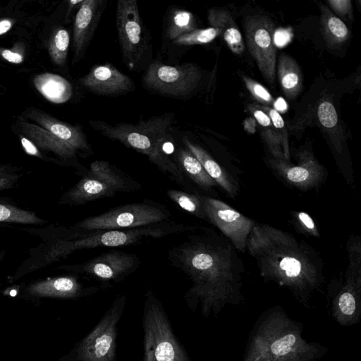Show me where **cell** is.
<instances>
[{
    "mask_svg": "<svg viewBox=\"0 0 361 361\" xmlns=\"http://www.w3.org/2000/svg\"><path fill=\"white\" fill-rule=\"evenodd\" d=\"M13 23L11 18L0 19V35L7 33L12 28Z\"/></svg>",
    "mask_w": 361,
    "mask_h": 361,
    "instance_id": "7bdbcfd3",
    "label": "cell"
},
{
    "mask_svg": "<svg viewBox=\"0 0 361 361\" xmlns=\"http://www.w3.org/2000/svg\"><path fill=\"white\" fill-rule=\"evenodd\" d=\"M97 290V287L84 286L74 276H63L48 278L29 284L23 291V298L32 300L76 299L94 294Z\"/></svg>",
    "mask_w": 361,
    "mask_h": 361,
    "instance_id": "2e32d148",
    "label": "cell"
},
{
    "mask_svg": "<svg viewBox=\"0 0 361 361\" xmlns=\"http://www.w3.org/2000/svg\"><path fill=\"white\" fill-rule=\"evenodd\" d=\"M170 211L157 202L145 200L114 207L74 224L81 231L123 230L169 221Z\"/></svg>",
    "mask_w": 361,
    "mask_h": 361,
    "instance_id": "52a82bcc",
    "label": "cell"
},
{
    "mask_svg": "<svg viewBox=\"0 0 361 361\" xmlns=\"http://www.w3.org/2000/svg\"><path fill=\"white\" fill-rule=\"evenodd\" d=\"M0 56L5 61L15 64L23 62L24 55L19 49H0Z\"/></svg>",
    "mask_w": 361,
    "mask_h": 361,
    "instance_id": "ab89813d",
    "label": "cell"
},
{
    "mask_svg": "<svg viewBox=\"0 0 361 361\" xmlns=\"http://www.w3.org/2000/svg\"><path fill=\"white\" fill-rule=\"evenodd\" d=\"M298 219L310 233L314 235L318 234L314 222L309 214L304 212H300L298 213Z\"/></svg>",
    "mask_w": 361,
    "mask_h": 361,
    "instance_id": "b9f144b4",
    "label": "cell"
},
{
    "mask_svg": "<svg viewBox=\"0 0 361 361\" xmlns=\"http://www.w3.org/2000/svg\"><path fill=\"white\" fill-rule=\"evenodd\" d=\"M257 122L255 119L252 117L247 118L244 121V128L248 133H253L255 132V128L257 126Z\"/></svg>",
    "mask_w": 361,
    "mask_h": 361,
    "instance_id": "ee69618b",
    "label": "cell"
},
{
    "mask_svg": "<svg viewBox=\"0 0 361 361\" xmlns=\"http://www.w3.org/2000/svg\"><path fill=\"white\" fill-rule=\"evenodd\" d=\"M87 172L85 175L106 183L116 192H133L141 188L137 182L106 161L96 160L92 162Z\"/></svg>",
    "mask_w": 361,
    "mask_h": 361,
    "instance_id": "44dd1931",
    "label": "cell"
},
{
    "mask_svg": "<svg viewBox=\"0 0 361 361\" xmlns=\"http://www.w3.org/2000/svg\"><path fill=\"white\" fill-rule=\"evenodd\" d=\"M0 222L39 225L44 221L32 211L0 202Z\"/></svg>",
    "mask_w": 361,
    "mask_h": 361,
    "instance_id": "4dcf8cb0",
    "label": "cell"
},
{
    "mask_svg": "<svg viewBox=\"0 0 361 361\" xmlns=\"http://www.w3.org/2000/svg\"><path fill=\"white\" fill-rule=\"evenodd\" d=\"M135 255L121 251L103 253L80 264L66 265L60 269L77 274H84L103 281L119 282L135 271L140 265Z\"/></svg>",
    "mask_w": 361,
    "mask_h": 361,
    "instance_id": "8fae6325",
    "label": "cell"
},
{
    "mask_svg": "<svg viewBox=\"0 0 361 361\" xmlns=\"http://www.w3.org/2000/svg\"><path fill=\"white\" fill-rule=\"evenodd\" d=\"M33 84L37 91L51 102L60 103L66 99V82L57 75L49 73L37 75L33 79Z\"/></svg>",
    "mask_w": 361,
    "mask_h": 361,
    "instance_id": "4316f807",
    "label": "cell"
},
{
    "mask_svg": "<svg viewBox=\"0 0 361 361\" xmlns=\"http://www.w3.org/2000/svg\"><path fill=\"white\" fill-rule=\"evenodd\" d=\"M243 80L246 88L257 102L267 106L274 103V97L262 84L245 75L243 76Z\"/></svg>",
    "mask_w": 361,
    "mask_h": 361,
    "instance_id": "d590c367",
    "label": "cell"
},
{
    "mask_svg": "<svg viewBox=\"0 0 361 361\" xmlns=\"http://www.w3.org/2000/svg\"><path fill=\"white\" fill-rule=\"evenodd\" d=\"M219 35V31L209 27L204 29H196L176 38L172 43L177 46H192L205 44L211 42Z\"/></svg>",
    "mask_w": 361,
    "mask_h": 361,
    "instance_id": "d6a6232c",
    "label": "cell"
},
{
    "mask_svg": "<svg viewBox=\"0 0 361 361\" xmlns=\"http://www.w3.org/2000/svg\"><path fill=\"white\" fill-rule=\"evenodd\" d=\"M183 142L187 148L200 162L207 173L228 194L234 197L236 187L228 174L201 146L193 142L188 137L183 138Z\"/></svg>",
    "mask_w": 361,
    "mask_h": 361,
    "instance_id": "7402d4cb",
    "label": "cell"
},
{
    "mask_svg": "<svg viewBox=\"0 0 361 361\" xmlns=\"http://www.w3.org/2000/svg\"><path fill=\"white\" fill-rule=\"evenodd\" d=\"M18 136L23 149L28 154L44 159V156L32 142L23 135H18Z\"/></svg>",
    "mask_w": 361,
    "mask_h": 361,
    "instance_id": "60d3db41",
    "label": "cell"
},
{
    "mask_svg": "<svg viewBox=\"0 0 361 361\" xmlns=\"http://www.w3.org/2000/svg\"><path fill=\"white\" fill-rule=\"evenodd\" d=\"M13 130H16L18 135H23L32 142L41 153L51 154L52 161L54 163L71 166L83 172L78 159H85L84 156L78 149L45 129L20 116L17 119Z\"/></svg>",
    "mask_w": 361,
    "mask_h": 361,
    "instance_id": "4fadbf2b",
    "label": "cell"
},
{
    "mask_svg": "<svg viewBox=\"0 0 361 361\" xmlns=\"http://www.w3.org/2000/svg\"><path fill=\"white\" fill-rule=\"evenodd\" d=\"M247 109L259 126L262 136L274 158L286 159L268 114L258 104H249Z\"/></svg>",
    "mask_w": 361,
    "mask_h": 361,
    "instance_id": "83f0119b",
    "label": "cell"
},
{
    "mask_svg": "<svg viewBox=\"0 0 361 361\" xmlns=\"http://www.w3.org/2000/svg\"><path fill=\"white\" fill-rule=\"evenodd\" d=\"M5 255V251L4 250H0V263L3 260Z\"/></svg>",
    "mask_w": 361,
    "mask_h": 361,
    "instance_id": "f6af8a7d",
    "label": "cell"
},
{
    "mask_svg": "<svg viewBox=\"0 0 361 361\" xmlns=\"http://www.w3.org/2000/svg\"><path fill=\"white\" fill-rule=\"evenodd\" d=\"M174 161L187 176L198 186L205 190L216 185V182L207 173L198 159L187 149L179 148Z\"/></svg>",
    "mask_w": 361,
    "mask_h": 361,
    "instance_id": "d4e9b609",
    "label": "cell"
},
{
    "mask_svg": "<svg viewBox=\"0 0 361 361\" xmlns=\"http://www.w3.org/2000/svg\"><path fill=\"white\" fill-rule=\"evenodd\" d=\"M329 6L341 17L352 18V5L350 0H329Z\"/></svg>",
    "mask_w": 361,
    "mask_h": 361,
    "instance_id": "74e56055",
    "label": "cell"
},
{
    "mask_svg": "<svg viewBox=\"0 0 361 361\" xmlns=\"http://www.w3.org/2000/svg\"><path fill=\"white\" fill-rule=\"evenodd\" d=\"M207 219L227 236L240 251H244L254 221L221 200L200 195Z\"/></svg>",
    "mask_w": 361,
    "mask_h": 361,
    "instance_id": "7c38bea8",
    "label": "cell"
},
{
    "mask_svg": "<svg viewBox=\"0 0 361 361\" xmlns=\"http://www.w3.org/2000/svg\"><path fill=\"white\" fill-rule=\"evenodd\" d=\"M277 76L286 97L295 99L302 87V77L297 62L289 55H280L277 63Z\"/></svg>",
    "mask_w": 361,
    "mask_h": 361,
    "instance_id": "603a6c76",
    "label": "cell"
},
{
    "mask_svg": "<svg viewBox=\"0 0 361 361\" xmlns=\"http://www.w3.org/2000/svg\"><path fill=\"white\" fill-rule=\"evenodd\" d=\"M208 22L216 28L230 50L235 54L245 51L243 36L229 13L222 8H212L208 11Z\"/></svg>",
    "mask_w": 361,
    "mask_h": 361,
    "instance_id": "ffe728a7",
    "label": "cell"
},
{
    "mask_svg": "<svg viewBox=\"0 0 361 361\" xmlns=\"http://www.w3.org/2000/svg\"><path fill=\"white\" fill-rule=\"evenodd\" d=\"M20 117L40 126L73 147L85 158L93 154L92 146L82 126L73 125L61 121L43 110L35 107L26 109Z\"/></svg>",
    "mask_w": 361,
    "mask_h": 361,
    "instance_id": "5bb4252c",
    "label": "cell"
},
{
    "mask_svg": "<svg viewBox=\"0 0 361 361\" xmlns=\"http://www.w3.org/2000/svg\"><path fill=\"white\" fill-rule=\"evenodd\" d=\"M168 256L172 265L192 283L185 295L188 303L196 298L209 300L233 271L228 250L205 235H189L172 247Z\"/></svg>",
    "mask_w": 361,
    "mask_h": 361,
    "instance_id": "6da1fadb",
    "label": "cell"
},
{
    "mask_svg": "<svg viewBox=\"0 0 361 361\" xmlns=\"http://www.w3.org/2000/svg\"><path fill=\"white\" fill-rule=\"evenodd\" d=\"M126 302L120 295L94 328L58 361H116L117 326Z\"/></svg>",
    "mask_w": 361,
    "mask_h": 361,
    "instance_id": "8992f818",
    "label": "cell"
},
{
    "mask_svg": "<svg viewBox=\"0 0 361 361\" xmlns=\"http://www.w3.org/2000/svg\"><path fill=\"white\" fill-rule=\"evenodd\" d=\"M244 28L249 51L264 79L274 86L276 79V49L274 24L267 16H249Z\"/></svg>",
    "mask_w": 361,
    "mask_h": 361,
    "instance_id": "30bf717a",
    "label": "cell"
},
{
    "mask_svg": "<svg viewBox=\"0 0 361 361\" xmlns=\"http://www.w3.org/2000/svg\"><path fill=\"white\" fill-rule=\"evenodd\" d=\"M78 82L87 91L104 96L125 94L135 89L133 80L109 63L93 66Z\"/></svg>",
    "mask_w": 361,
    "mask_h": 361,
    "instance_id": "9a60e30c",
    "label": "cell"
},
{
    "mask_svg": "<svg viewBox=\"0 0 361 361\" xmlns=\"http://www.w3.org/2000/svg\"><path fill=\"white\" fill-rule=\"evenodd\" d=\"M173 122V113H167L147 121L141 120L135 124L111 125L103 121L90 120V125L106 137L146 155L162 173L177 184L185 187L184 173L163 149Z\"/></svg>",
    "mask_w": 361,
    "mask_h": 361,
    "instance_id": "3957f363",
    "label": "cell"
},
{
    "mask_svg": "<svg viewBox=\"0 0 361 361\" xmlns=\"http://www.w3.org/2000/svg\"><path fill=\"white\" fill-rule=\"evenodd\" d=\"M106 1L83 0L78 8L73 23V64L80 61L87 51L99 23Z\"/></svg>",
    "mask_w": 361,
    "mask_h": 361,
    "instance_id": "e0dca14e",
    "label": "cell"
},
{
    "mask_svg": "<svg viewBox=\"0 0 361 361\" xmlns=\"http://www.w3.org/2000/svg\"><path fill=\"white\" fill-rule=\"evenodd\" d=\"M197 26L195 17L191 12L179 8L173 9L167 18L166 39L172 42L180 36L197 29Z\"/></svg>",
    "mask_w": 361,
    "mask_h": 361,
    "instance_id": "f1b7e54d",
    "label": "cell"
},
{
    "mask_svg": "<svg viewBox=\"0 0 361 361\" xmlns=\"http://www.w3.org/2000/svg\"><path fill=\"white\" fill-rule=\"evenodd\" d=\"M166 194L171 201L183 210L198 218L207 219L200 195L174 189L168 190Z\"/></svg>",
    "mask_w": 361,
    "mask_h": 361,
    "instance_id": "1f68e13d",
    "label": "cell"
},
{
    "mask_svg": "<svg viewBox=\"0 0 361 361\" xmlns=\"http://www.w3.org/2000/svg\"><path fill=\"white\" fill-rule=\"evenodd\" d=\"M70 34L63 27L55 28L47 43L48 53L51 62L58 67H64L70 44Z\"/></svg>",
    "mask_w": 361,
    "mask_h": 361,
    "instance_id": "f546056e",
    "label": "cell"
},
{
    "mask_svg": "<svg viewBox=\"0 0 361 361\" xmlns=\"http://www.w3.org/2000/svg\"><path fill=\"white\" fill-rule=\"evenodd\" d=\"M116 192L106 183L85 175L73 188L60 198L59 204L82 205L103 197H112Z\"/></svg>",
    "mask_w": 361,
    "mask_h": 361,
    "instance_id": "d6986e66",
    "label": "cell"
},
{
    "mask_svg": "<svg viewBox=\"0 0 361 361\" xmlns=\"http://www.w3.org/2000/svg\"><path fill=\"white\" fill-rule=\"evenodd\" d=\"M320 24L322 34L327 46L336 49L345 43L350 35L345 23L334 15L323 4H319Z\"/></svg>",
    "mask_w": 361,
    "mask_h": 361,
    "instance_id": "cb8c5ba5",
    "label": "cell"
},
{
    "mask_svg": "<svg viewBox=\"0 0 361 361\" xmlns=\"http://www.w3.org/2000/svg\"><path fill=\"white\" fill-rule=\"evenodd\" d=\"M143 332L144 361H190L163 306L151 290L145 294Z\"/></svg>",
    "mask_w": 361,
    "mask_h": 361,
    "instance_id": "5b68a950",
    "label": "cell"
},
{
    "mask_svg": "<svg viewBox=\"0 0 361 361\" xmlns=\"http://www.w3.org/2000/svg\"><path fill=\"white\" fill-rule=\"evenodd\" d=\"M202 73L192 63L169 66L152 62L142 77L143 86L154 93L175 99H186L200 85Z\"/></svg>",
    "mask_w": 361,
    "mask_h": 361,
    "instance_id": "ba28073f",
    "label": "cell"
},
{
    "mask_svg": "<svg viewBox=\"0 0 361 361\" xmlns=\"http://www.w3.org/2000/svg\"><path fill=\"white\" fill-rule=\"evenodd\" d=\"M259 106L269 116L276 136L279 140L284 157L286 160L289 161L290 152L288 133L283 117L279 111H276L274 108L264 105H259Z\"/></svg>",
    "mask_w": 361,
    "mask_h": 361,
    "instance_id": "836d02e7",
    "label": "cell"
},
{
    "mask_svg": "<svg viewBox=\"0 0 361 361\" xmlns=\"http://www.w3.org/2000/svg\"><path fill=\"white\" fill-rule=\"evenodd\" d=\"M338 307L342 313L351 315L355 310V300L349 292L342 293L338 298Z\"/></svg>",
    "mask_w": 361,
    "mask_h": 361,
    "instance_id": "f35d334b",
    "label": "cell"
},
{
    "mask_svg": "<svg viewBox=\"0 0 361 361\" xmlns=\"http://www.w3.org/2000/svg\"><path fill=\"white\" fill-rule=\"evenodd\" d=\"M116 25L123 63L130 70H133L139 65L149 47L137 1H117Z\"/></svg>",
    "mask_w": 361,
    "mask_h": 361,
    "instance_id": "9c48e42d",
    "label": "cell"
},
{
    "mask_svg": "<svg viewBox=\"0 0 361 361\" xmlns=\"http://www.w3.org/2000/svg\"><path fill=\"white\" fill-rule=\"evenodd\" d=\"M295 343V337L293 334H288L283 338L275 341L271 345V352L276 355H283L291 350Z\"/></svg>",
    "mask_w": 361,
    "mask_h": 361,
    "instance_id": "8d00e7d4",
    "label": "cell"
},
{
    "mask_svg": "<svg viewBox=\"0 0 361 361\" xmlns=\"http://www.w3.org/2000/svg\"><path fill=\"white\" fill-rule=\"evenodd\" d=\"M246 246L264 275L295 281L312 279L319 271L310 250L279 229L255 225Z\"/></svg>",
    "mask_w": 361,
    "mask_h": 361,
    "instance_id": "7a4b0ae2",
    "label": "cell"
},
{
    "mask_svg": "<svg viewBox=\"0 0 361 361\" xmlns=\"http://www.w3.org/2000/svg\"><path fill=\"white\" fill-rule=\"evenodd\" d=\"M317 119L327 131L338 152L342 150L343 130L334 104L329 100H322L317 106Z\"/></svg>",
    "mask_w": 361,
    "mask_h": 361,
    "instance_id": "484cf974",
    "label": "cell"
},
{
    "mask_svg": "<svg viewBox=\"0 0 361 361\" xmlns=\"http://www.w3.org/2000/svg\"><path fill=\"white\" fill-rule=\"evenodd\" d=\"M298 158L295 165L288 163L284 159L274 158L271 163L288 183L305 189L314 186L321 179L322 166L313 154L306 150L300 152Z\"/></svg>",
    "mask_w": 361,
    "mask_h": 361,
    "instance_id": "ac0fdd59",
    "label": "cell"
},
{
    "mask_svg": "<svg viewBox=\"0 0 361 361\" xmlns=\"http://www.w3.org/2000/svg\"><path fill=\"white\" fill-rule=\"evenodd\" d=\"M21 171V168L0 164V191L13 188L23 176Z\"/></svg>",
    "mask_w": 361,
    "mask_h": 361,
    "instance_id": "e575fe53",
    "label": "cell"
},
{
    "mask_svg": "<svg viewBox=\"0 0 361 361\" xmlns=\"http://www.w3.org/2000/svg\"><path fill=\"white\" fill-rule=\"evenodd\" d=\"M194 229L195 226L166 221L131 229L82 231L78 238L56 242L44 257L43 263L45 265L52 263L80 249L126 246L147 238H159Z\"/></svg>",
    "mask_w": 361,
    "mask_h": 361,
    "instance_id": "277c9868",
    "label": "cell"
}]
</instances>
